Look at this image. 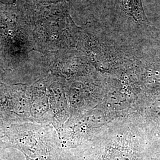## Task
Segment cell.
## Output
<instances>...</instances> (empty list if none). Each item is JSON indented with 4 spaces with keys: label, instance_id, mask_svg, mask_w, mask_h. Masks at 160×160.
Returning a JSON list of instances; mask_svg holds the SVG:
<instances>
[{
    "label": "cell",
    "instance_id": "obj_2",
    "mask_svg": "<svg viewBox=\"0 0 160 160\" xmlns=\"http://www.w3.org/2000/svg\"><path fill=\"white\" fill-rule=\"evenodd\" d=\"M17 0H0V2L5 4H8V5H12L15 3H16Z\"/></svg>",
    "mask_w": 160,
    "mask_h": 160
},
{
    "label": "cell",
    "instance_id": "obj_1",
    "mask_svg": "<svg viewBox=\"0 0 160 160\" xmlns=\"http://www.w3.org/2000/svg\"><path fill=\"white\" fill-rule=\"evenodd\" d=\"M125 8H128L131 13L134 14V17L144 20L145 18L141 6V0H125Z\"/></svg>",
    "mask_w": 160,
    "mask_h": 160
}]
</instances>
